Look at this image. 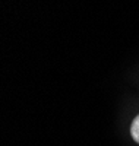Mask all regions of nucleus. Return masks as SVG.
Wrapping results in <instances>:
<instances>
[{
	"label": "nucleus",
	"mask_w": 139,
	"mask_h": 146,
	"mask_svg": "<svg viewBox=\"0 0 139 146\" xmlns=\"http://www.w3.org/2000/svg\"><path fill=\"white\" fill-rule=\"evenodd\" d=\"M130 135H132V139L139 143V114L133 118L132 124H130Z\"/></svg>",
	"instance_id": "obj_1"
}]
</instances>
